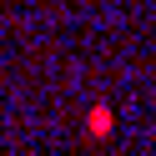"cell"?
I'll use <instances>...</instances> for the list:
<instances>
[{
  "mask_svg": "<svg viewBox=\"0 0 156 156\" xmlns=\"http://www.w3.org/2000/svg\"><path fill=\"white\" fill-rule=\"evenodd\" d=\"M116 131V111L106 101H96L91 111H86V136H96V141H101V136H111Z\"/></svg>",
  "mask_w": 156,
  "mask_h": 156,
  "instance_id": "cell-1",
  "label": "cell"
}]
</instances>
